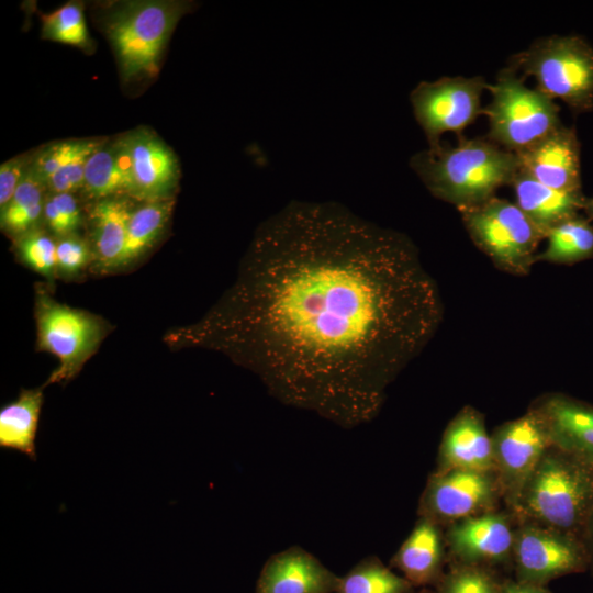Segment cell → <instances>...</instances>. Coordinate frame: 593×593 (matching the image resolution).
I'll use <instances>...</instances> for the list:
<instances>
[{
  "instance_id": "37",
  "label": "cell",
  "mask_w": 593,
  "mask_h": 593,
  "mask_svg": "<svg viewBox=\"0 0 593 593\" xmlns=\"http://www.w3.org/2000/svg\"><path fill=\"white\" fill-rule=\"evenodd\" d=\"M583 214L593 223V197L586 198Z\"/></svg>"
},
{
  "instance_id": "11",
  "label": "cell",
  "mask_w": 593,
  "mask_h": 593,
  "mask_svg": "<svg viewBox=\"0 0 593 593\" xmlns=\"http://www.w3.org/2000/svg\"><path fill=\"white\" fill-rule=\"evenodd\" d=\"M495 467L504 483L518 497L522 488L551 446L540 417L529 410L503 424L492 436Z\"/></svg>"
},
{
  "instance_id": "34",
  "label": "cell",
  "mask_w": 593,
  "mask_h": 593,
  "mask_svg": "<svg viewBox=\"0 0 593 593\" xmlns=\"http://www.w3.org/2000/svg\"><path fill=\"white\" fill-rule=\"evenodd\" d=\"M33 158V157H32ZM26 155L7 160L0 166V206L3 208L13 197L31 166Z\"/></svg>"
},
{
  "instance_id": "29",
  "label": "cell",
  "mask_w": 593,
  "mask_h": 593,
  "mask_svg": "<svg viewBox=\"0 0 593 593\" xmlns=\"http://www.w3.org/2000/svg\"><path fill=\"white\" fill-rule=\"evenodd\" d=\"M42 35L49 41L85 47L89 42L81 4L66 3L42 16Z\"/></svg>"
},
{
  "instance_id": "24",
  "label": "cell",
  "mask_w": 593,
  "mask_h": 593,
  "mask_svg": "<svg viewBox=\"0 0 593 593\" xmlns=\"http://www.w3.org/2000/svg\"><path fill=\"white\" fill-rule=\"evenodd\" d=\"M547 245L537 261L573 265L593 258V223L577 214L552 227L546 235Z\"/></svg>"
},
{
  "instance_id": "13",
  "label": "cell",
  "mask_w": 593,
  "mask_h": 593,
  "mask_svg": "<svg viewBox=\"0 0 593 593\" xmlns=\"http://www.w3.org/2000/svg\"><path fill=\"white\" fill-rule=\"evenodd\" d=\"M515 155L518 169L540 183L561 191H582L581 145L573 127L562 124Z\"/></svg>"
},
{
  "instance_id": "21",
  "label": "cell",
  "mask_w": 593,
  "mask_h": 593,
  "mask_svg": "<svg viewBox=\"0 0 593 593\" xmlns=\"http://www.w3.org/2000/svg\"><path fill=\"white\" fill-rule=\"evenodd\" d=\"M134 209L126 198L96 201L90 212L92 255L101 271L119 269Z\"/></svg>"
},
{
  "instance_id": "1",
  "label": "cell",
  "mask_w": 593,
  "mask_h": 593,
  "mask_svg": "<svg viewBox=\"0 0 593 593\" xmlns=\"http://www.w3.org/2000/svg\"><path fill=\"white\" fill-rule=\"evenodd\" d=\"M443 314L407 236L338 203L293 201L259 226L237 282L190 338L283 404L354 428L378 415Z\"/></svg>"
},
{
  "instance_id": "32",
  "label": "cell",
  "mask_w": 593,
  "mask_h": 593,
  "mask_svg": "<svg viewBox=\"0 0 593 593\" xmlns=\"http://www.w3.org/2000/svg\"><path fill=\"white\" fill-rule=\"evenodd\" d=\"M501 586L481 567L461 566L438 580L436 593H501Z\"/></svg>"
},
{
  "instance_id": "36",
  "label": "cell",
  "mask_w": 593,
  "mask_h": 593,
  "mask_svg": "<svg viewBox=\"0 0 593 593\" xmlns=\"http://www.w3.org/2000/svg\"><path fill=\"white\" fill-rule=\"evenodd\" d=\"M581 540L586 549L589 556V569L593 572V506L585 522Z\"/></svg>"
},
{
  "instance_id": "9",
  "label": "cell",
  "mask_w": 593,
  "mask_h": 593,
  "mask_svg": "<svg viewBox=\"0 0 593 593\" xmlns=\"http://www.w3.org/2000/svg\"><path fill=\"white\" fill-rule=\"evenodd\" d=\"M489 83L482 76L443 77L422 81L411 92L414 116L430 147L440 144L446 132H462L482 114L481 96Z\"/></svg>"
},
{
  "instance_id": "5",
  "label": "cell",
  "mask_w": 593,
  "mask_h": 593,
  "mask_svg": "<svg viewBox=\"0 0 593 593\" xmlns=\"http://www.w3.org/2000/svg\"><path fill=\"white\" fill-rule=\"evenodd\" d=\"M491 102L482 108L488 116L486 138L514 154L536 144L562 125L559 107L507 66L489 85Z\"/></svg>"
},
{
  "instance_id": "17",
  "label": "cell",
  "mask_w": 593,
  "mask_h": 593,
  "mask_svg": "<svg viewBox=\"0 0 593 593\" xmlns=\"http://www.w3.org/2000/svg\"><path fill=\"white\" fill-rule=\"evenodd\" d=\"M514 535L499 514H483L461 519L448 534L452 552L463 566L497 563L513 553Z\"/></svg>"
},
{
  "instance_id": "35",
  "label": "cell",
  "mask_w": 593,
  "mask_h": 593,
  "mask_svg": "<svg viewBox=\"0 0 593 593\" xmlns=\"http://www.w3.org/2000/svg\"><path fill=\"white\" fill-rule=\"evenodd\" d=\"M501 593H551L541 584L522 581H507L502 584Z\"/></svg>"
},
{
  "instance_id": "6",
  "label": "cell",
  "mask_w": 593,
  "mask_h": 593,
  "mask_svg": "<svg viewBox=\"0 0 593 593\" xmlns=\"http://www.w3.org/2000/svg\"><path fill=\"white\" fill-rule=\"evenodd\" d=\"M186 7L175 1H128L109 14L105 31L125 79L157 74L163 51Z\"/></svg>"
},
{
  "instance_id": "16",
  "label": "cell",
  "mask_w": 593,
  "mask_h": 593,
  "mask_svg": "<svg viewBox=\"0 0 593 593\" xmlns=\"http://www.w3.org/2000/svg\"><path fill=\"white\" fill-rule=\"evenodd\" d=\"M339 579L315 556L292 546L266 561L256 593H337Z\"/></svg>"
},
{
  "instance_id": "25",
  "label": "cell",
  "mask_w": 593,
  "mask_h": 593,
  "mask_svg": "<svg viewBox=\"0 0 593 593\" xmlns=\"http://www.w3.org/2000/svg\"><path fill=\"white\" fill-rule=\"evenodd\" d=\"M171 210L170 199L145 202L133 210L119 269L135 262L154 246L167 226Z\"/></svg>"
},
{
  "instance_id": "15",
  "label": "cell",
  "mask_w": 593,
  "mask_h": 593,
  "mask_svg": "<svg viewBox=\"0 0 593 593\" xmlns=\"http://www.w3.org/2000/svg\"><path fill=\"white\" fill-rule=\"evenodd\" d=\"M530 410L542 421L551 446L593 466V405L550 393Z\"/></svg>"
},
{
  "instance_id": "26",
  "label": "cell",
  "mask_w": 593,
  "mask_h": 593,
  "mask_svg": "<svg viewBox=\"0 0 593 593\" xmlns=\"http://www.w3.org/2000/svg\"><path fill=\"white\" fill-rule=\"evenodd\" d=\"M44 189V182L30 166L13 197L1 208V228L18 237L36 230L43 217Z\"/></svg>"
},
{
  "instance_id": "10",
  "label": "cell",
  "mask_w": 593,
  "mask_h": 593,
  "mask_svg": "<svg viewBox=\"0 0 593 593\" xmlns=\"http://www.w3.org/2000/svg\"><path fill=\"white\" fill-rule=\"evenodd\" d=\"M513 555L516 577L522 582L544 585L589 569V556L581 539L548 527H523L514 538Z\"/></svg>"
},
{
  "instance_id": "27",
  "label": "cell",
  "mask_w": 593,
  "mask_h": 593,
  "mask_svg": "<svg viewBox=\"0 0 593 593\" xmlns=\"http://www.w3.org/2000/svg\"><path fill=\"white\" fill-rule=\"evenodd\" d=\"M413 588L403 575L368 558L340 577L337 593H412Z\"/></svg>"
},
{
  "instance_id": "30",
  "label": "cell",
  "mask_w": 593,
  "mask_h": 593,
  "mask_svg": "<svg viewBox=\"0 0 593 593\" xmlns=\"http://www.w3.org/2000/svg\"><path fill=\"white\" fill-rule=\"evenodd\" d=\"M56 246L47 234L34 230L21 237L18 242V251L22 261L32 270L53 279L56 269Z\"/></svg>"
},
{
  "instance_id": "31",
  "label": "cell",
  "mask_w": 593,
  "mask_h": 593,
  "mask_svg": "<svg viewBox=\"0 0 593 593\" xmlns=\"http://www.w3.org/2000/svg\"><path fill=\"white\" fill-rule=\"evenodd\" d=\"M43 219L48 228L63 238L78 230L81 212L72 193H52L45 198Z\"/></svg>"
},
{
  "instance_id": "14",
  "label": "cell",
  "mask_w": 593,
  "mask_h": 593,
  "mask_svg": "<svg viewBox=\"0 0 593 593\" xmlns=\"http://www.w3.org/2000/svg\"><path fill=\"white\" fill-rule=\"evenodd\" d=\"M135 187V199L169 200L177 188L180 169L170 147L153 131L137 128L124 135Z\"/></svg>"
},
{
  "instance_id": "12",
  "label": "cell",
  "mask_w": 593,
  "mask_h": 593,
  "mask_svg": "<svg viewBox=\"0 0 593 593\" xmlns=\"http://www.w3.org/2000/svg\"><path fill=\"white\" fill-rule=\"evenodd\" d=\"M489 472L466 469L438 471L428 482L422 500L423 517L433 522L474 516L494 499Z\"/></svg>"
},
{
  "instance_id": "20",
  "label": "cell",
  "mask_w": 593,
  "mask_h": 593,
  "mask_svg": "<svg viewBox=\"0 0 593 593\" xmlns=\"http://www.w3.org/2000/svg\"><path fill=\"white\" fill-rule=\"evenodd\" d=\"M85 192L96 201L108 198L135 199V187L124 136L104 143L87 160Z\"/></svg>"
},
{
  "instance_id": "3",
  "label": "cell",
  "mask_w": 593,
  "mask_h": 593,
  "mask_svg": "<svg viewBox=\"0 0 593 593\" xmlns=\"http://www.w3.org/2000/svg\"><path fill=\"white\" fill-rule=\"evenodd\" d=\"M517 500L545 527L581 539L593 506V466L550 446Z\"/></svg>"
},
{
  "instance_id": "2",
  "label": "cell",
  "mask_w": 593,
  "mask_h": 593,
  "mask_svg": "<svg viewBox=\"0 0 593 593\" xmlns=\"http://www.w3.org/2000/svg\"><path fill=\"white\" fill-rule=\"evenodd\" d=\"M410 166L435 198L458 210L495 197L518 171L516 155L486 137L428 146L411 157Z\"/></svg>"
},
{
  "instance_id": "28",
  "label": "cell",
  "mask_w": 593,
  "mask_h": 593,
  "mask_svg": "<svg viewBox=\"0 0 593 593\" xmlns=\"http://www.w3.org/2000/svg\"><path fill=\"white\" fill-rule=\"evenodd\" d=\"M107 141L102 138H80L55 142L43 147L32 158L31 168L45 182L57 171L70 164L88 159Z\"/></svg>"
},
{
  "instance_id": "4",
  "label": "cell",
  "mask_w": 593,
  "mask_h": 593,
  "mask_svg": "<svg viewBox=\"0 0 593 593\" xmlns=\"http://www.w3.org/2000/svg\"><path fill=\"white\" fill-rule=\"evenodd\" d=\"M510 67L532 76L537 89L560 99L573 112L593 109V47L579 35H551L534 41L511 57Z\"/></svg>"
},
{
  "instance_id": "7",
  "label": "cell",
  "mask_w": 593,
  "mask_h": 593,
  "mask_svg": "<svg viewBox=\"0 0 593 593\" xmlns=\"http://www.w3.org/2000/svg\"><path fill=\"white\" fill-rule=\"evenodd\" d=\"M458 211L473 244L499 270L514 276L530 272L545 236L515 202L495 195Z\"/></svg>"
},
{
  "instance_id": "23",
  "label": "cell",
  "mask_w": 593,
  "mask_h": 593,
  "mask_svg": "<svg viewBox=\"0 0 593 593\" xmlns=\"http://www.w3.org/2000/svg\"><path fill=\"white\" fill-rule=\"evenodd\" d=\"M43 405V390H22L0 410V447L36 459L35 438Z\"/></svg>"
},
{
  "instance_id": "19",
  "label": "cell",
  "mask_w": 593,
  "mask_h": 593,
  "mask_svg": "<svg viewBox=\"0 0 593 593\" xmlns=\"http://www.w3.org/2000/svg\"><path fill=\"white\" fill-rule=\"evenodd\" d=\"M511 186L516 205L545 237L552 227L579 214L586 200L582 191L569 192L547 187L519 169Z\"/></svg>"
},
{
  "instance_id": "38",
  "label": "cell",
  "mask_w": 593,
  "mask_h": 593,
  "mask_svg": "<svg viewBox=\"0 0 593 593\" xmlns=\"http://www.w3.org/2000/svg\"><path fill=\"white\" fill-rule=\"evenodd\" d=\"M419 593H432V592H429V591H427V590H423V591L419 592Z\"/></svg>"
},
{
  "instance_id": "33",
  "label": "cell",
  "mask_w": 593,
  "mask_h": 593,
  "mask_svg": "<svg viewBox=\"0 0 593 593\" xmlns=\"http://www.w3.org/2000/svg\"><path fill=\"white\" fill-rule=\"evenodd\" d=\"M92 256V250L83 239L75 235L63 237L56 246V269L65 277L76 276Z\"/></svg>"
},
{
  "instance_id": "22",
  "label": "cell",
  "mask_w": 593,
  "mask_h": 593,
  "mask_svg": "<svg viewBox=\"0 0 593 593\" xmlns=\"http://www.w3.org/2000/svg\"><path fill=\"white\" fill-rule=\"evenodd\" d=\"M443 563L441 537L435 522L423 517L401 545L393 564L413 586L438 581Z\"/></svg>"
},
{
  "instance_id": "18",
  "label": "cell",
  "mask_w": 593,
  "mask_h": 593,
  "mask_svg": "<svg viewBox=\"0 0 593 593\" xmlns=\"http://www.w3.org/2000/svg\"><path fill=\"white\" fill-rule=\"evenodd\" d=\"M440 461L439 471L490 472L495 468L492 437L478 411L466 406L448 424L440 445Z\"/></svg>"
},
{
  "instance_id": "8",
  "label": "cell",
  "mask_w": 593,
  "mask_h": 593,
  "mask_svg": "<svg viewBox=\"0 0 593 593\" xmlns=\"http://www.w3.org/2000/svg\"><path fill=\"white\" fill-rule=\"evenodd\" d=\"M35 316L38 347L59 361L47 383L69 381L101 343L104 335L101 321L56 302L42 290L37 292Z\"/></svg>"
}]
</instances>
